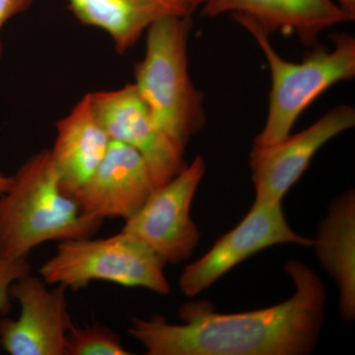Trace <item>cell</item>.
<instances>
[{
  "label": "cell",
  "mask_w": 355,
  "mask_h": 355,
  "mask_svg": "<svg viewBox=\"0 0 355 355\" xmlns=\"http://www.w3.org/2000/svg\"><path fill=\"white\" fill-rule=\"evenodd\" d=\"M295 291L284 302L250 312L221 314L207 300L184 303L183 323L160 315L133 318L128 334L148 355H304L313 352L323 322L327 293L316 273L286 263Z\"/></svg>",
  "instance_id": "obj_1"
},
{
  "label": "cell",
  "mask_w": 355,
  "mask_h": 355,
  "mask_svg": "<svg viewBox=\"0 0 355 355\" xmlns=\"http://www.w3.org/2000/svg\"><path fill=\"white\" fill-rule=\"evenodd\" d=\"M104 221L84 216L64 193L50 150L35 153L0 195V257L28 259L48 242L93 237Z\"/></svg>",
  "instance_id": "obj_2"
},
{
  "label": "cell",
  "mask_w": 355,
  "mask_h": 355,
  "mask_svg": "<svg viewBox=\"0 0 355 355\" xmlns=\"http://www.w3.org/2000/svg\"><path fill=\"white\" fill-rule=\"evenodd\" d=\"M191 18H164L148 28L132 83L160 128L184 149L207 123L205 97L189 71Z\"/></svg>",
  "instance_id": "obj_3"
},
{
  "label": "cell",
  "mask_w": 355,
  "mask_h": 355,
  "mask_svg": "<svg viewBox=\"0 0 355 355\" xmlns=\"http://www.w3.org/2000/svg\"><path fill=\"white\" fill-rule=\"evenodd\" d=\"M234 20L260 46L270 72L268 116L253 146H270L286 139L315 100L336 84L354 78L355 39L349 33L335 35L333 48L318 46L300 62H292L280 57L270 35L258 26L241 18Z\"/></svg>",
  "instance_id": "obj_4"
},
{
  "label": "cell",
  "mask_w": 355,
  "mask_h": 355,
  "mask_svg": "<svg viewBox=\"0 0 355 355\" xmlns=\"http://www.w3.org/2000/svg\"><path fill=\"white\" fill-rule=\"evenodd\" d=\"M166 265L139 238L121 230L106 238L58 242L57 251L39 272L50 286H62L73 291L94 282H104L168 295L171 288L165 277Z\"/></svg>",
  "instance_id": "obj_5"
},
{
  "label": "cell",
  "mask_w": 355,
  "mask_h": 355,
  "mask_svg": "<svg viewBox=\"0 0 355 355\" xmlns=\"http://www.w3.org/2000/svg\"><path fill=\"white\" fill-rule=\"evenodd\" d=\"M205 168V159L198 155L177 176L155 189L121 230L139 238L166 263L176 265L190 258L200 239L191 207Z\"/></svg>",
  "instance_id": "obj_6"
},
{
  "label": "cell",
  "mask_w": 355,
  "mask_h": 355,
  "mask_svg": "<svg viewBox=\"0 0 355 355\" xmlns=\"http://www.w3.org/2000/svg\"><path fill=\"white\" fill-rule=\"evenodd\" d=\"M90 94L96 114L111 139L141 154L154 188L168 183L186 167V149L160 128L135 84Z\"/></svg>",
  "instance_id": "obj_7"
},
{
  "label": "cell",
  "mask_w": 355,
  "mask_h": 355,
  "mask_svg": "<svg viewBox=\"0 0 355 355\" xmlns=\"http://www.w3.org/2000/svg\"><path fill=\"white\" fill-rule=\"evenodd\" d=\"M279 244L313 246V240L292 230L282 202L254 200L233 230L219 238L205 256L184 268L180 277V289L189 297L197 296L250 257Z\"/></svg>",
  "instance_id": "obj_8"
},
{
  "label": "cell",
  "mask_w": 355,
  "mask_h": 355,
  "mask_svg": "<svg viewBox=\"0 0 355 355\" xmlns=\"http://www.w3.org/2000/svg\"><path fill=\"white\" fill-rule=\"evenodd\" d=\"M26 273L13 282L19 316L0 320V345L10 355H67L72 323L67 289Z\"/></svg>",
  "instance_id": "obj_9"
},
{
  "label": "cell",
  "mask_w": 355,
  "mask_h": 355,
  "mask_svg": "<svg viewBox=\"0 0 355 355\" xmlns=\"http://www.w3.org/2000/svg\"><path fill=\"white\" fill-rule=\"evenodd\" d=\"M355 125V110L340 105L310 127L272 146H253L250 167L259 202L277 203L303 176L315 154L340 133Z\"/></svg>",
  "instance_id": "obj_10"
},
{
  "label": "cell",
  "mask_w": 355,
  "mask_h": 355,
  "mask_svg": "<svg viewBox=\"0 0 355 355\" xmlns=\"http://www.w3.org/2000/svg\"><path fill=\"white\" fill-rule=\"evenodd\" d=\"M155 190L146 160L127 144L111 140L97 170L74 196L84 216L105 221L132 217Z\"/></svg>",
  "instance_id": "obj_11"
},
{
  "label": "cell",
  "mask_w": 355,
  "mask_h": 355,
  "mask_svg": "<svg viewBox=\"0 0 355 355\" xmlns=\"http://www.w3.org/2000/svg\"><path fill=\"white\" fill-rule=\"evenodd\" d=\"M197 7L207 17L228 14L254 23L268 35H295L309 46H316L326 30L355 18L334 0H197Z\"/></svg>",
  "instance_id": "obj_12"
},
{
  "label": "cell",
  "mask_w": 355,
  "mask_h": 355,
  "mask_svg": "<svg viewBox=\"0 0 355 355\" xmlns=\"http://www.w3.org/2000/svg\"><path fill=\"white\" fill-rule=\"evenodd\" d=\"M111 137L96 114L90 93L55 123L51 160L62 190L69 197L87 183L108 151Z\"/></svg>",
  "instance_id": "obj_13"
},
{
  "label": "cell",
  "mask_w": 355,
  "mask_h": 355,
  "mask_svg": "<svg viewBox=\"0 0 355 355\" xmlns=\"http://www.w3.org/2000/svg\"><path fill=\"white\" fill-rule=\"evenodd\" d=\"M77 20L107 35L114 51L132 50L154 23L168 17H193L197 0H67Z\"/></svg>",
  "instance_id": "obj_14"
},
{
  "label": "cell",
  "mask_w": 355,
  "mask_h": 355,
  "mask_svg": "<svg viewBox=\"0 0 355 355\" xmlns=\"http://www.w3.org/2000/svg\"><path fill=\"white\" fill-rule=\"evenodd\" d=\"M324 270L338 284L343 321L355 317V195L343 193L331 203L328 216L320 224L313 240Z\"/></svg>",
  "instance_id": "obj_15"
},
{
  "label": "cell",
  "mask_w": 355,
  "mask_h": 355,
  "mask_svg": "<svg viewBox=\"0 0 355 355\" xmlns=\"http://www.w3.org/2000/svg\"><path fill=\"white\" fill-rule=\"evenodd\" d=\"M120 336L99 324H72L67 335V355H128Z\"/></svg>",
  "instance_id": "obj_16"
},
{
  "label": "cell",
  "mask_w": 355,
  "mask_h": 355,
  "mask_svg": "<svg viewBox=\"0 0 355 355\" xmlns=\"http://www.w3.org/2000/svg\"><path fill=\"white\" fill-rule=\"evenodd\" d=\"M31 272L27 259L11 260L0 257V314L11 307L10 287L15 280Z\"/></svg>",
  "instance_id": "obj_17"
},
{
  "label": "cell",
  "mask_w": 355,
  "mask_h": 355,
  "mask_svg": "<svg viewBox=\"0 0 355 355\" xmlns=\"http://www.w3.org/2000/svg\"><path fill=\"white\" fill-rule=\"evenodd\" d=\"M36 0H0V64L3 58L1 32L4 26L15 16L26 12Z\"/></svg>",
  "instance_id": "obj_18"
},
{
  "label": "cell",
  "mask_w": 355,
  "mask_h": 355,
  "mask_svg": "<svg viewBox=\"0 0 355 355\" xmlns=\"http://www.w3.org/2000/svg\"><path fill=\"white\" fill-rule=\"evenodd\" d=\"M336 2L343 10L355 17V0H336Z\"/></svg>",
  "instance_id": "obj_19"
},
{
  "label": "cell",
  "mask_w": 355,
  "mask_h": 355,
  "mask_svg": "<svg viewBox=\"0 0 355 355\" xmlns=\"http://www.w3.org/2000/svg\"><path fill=\"white\" fill-rule=\"evenodd\" d=\"M11 181H12V176H6V175L0 173V195L9 188Z\"/></svg>",
  "instance_id": "obj_20"
}]
</instances>
